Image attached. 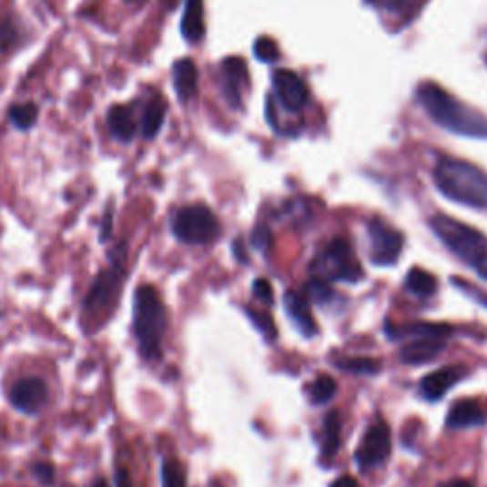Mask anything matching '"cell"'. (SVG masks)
<instances>
[{
    "mask_svg": "<svg viewBox=\"0 0 487 487\" xmlns=\"http://www.w3.org/2000/svg\"><path fill=\"white\" fill-rule=\"evenodd\" d=\"M417 101L427 115L446 128L459 136L487 137V118L474 111L469 105L461 103L457 97L448 94L434 82H422L417 86Z\"/></svg>",
    "mask_w": 487,
    "mask_h": 487,
    "instance_id": "6da1fadb",
    "label": "cell"
},
{
    "mask_svg": "<svg viewBox=\"0 0 487 487\" xmlns=\"http://www.w3.org/2000/svg\"><path fill=\"white\" fill-rule=\"evenodd\" d=\"M434 181L446 198L469 208H487V174L478 166L457 158H443L434 169Z\"/></svg>",
    "mask_w": 487,
    "mask_h": 487,
    "instance_id": "7a4b0ae2",
    "label": "cell"
},
{
    "mask_svg": "<svg viewBox=\"0 0 487 487\" xmlns=\"http://www.w3.org/2000/svg\"><path fill=\"white\" fill-rule=\"evenodd\" d=\"M167 326L166 307L153 286H141L134 298V335L145 360L162 356V339Z\"/></svg>",
    "mask_w": 487,
    "mask_h": 487,
    "instance_id": "3957f363",
    "label": "cell"
},
{
    "mask_svg": "<svg viewBox=\"0 0 487 487\" xmlns=\"http://www.w3.org/2000/svg\"><path fill=\"white\" fill-rule=\"evenodd\" d=\"M126 261H128V249H126V242H118L109 251V269L97 274L94 280L86 301H84V316L90 319L94 326L107 320L117 301L120 289L124 286V274H126Z\"/></svg>",
    "mask_w": 487,
    "mask_h": 487,
    "instance_id": "277c9868",
    "label": "cell"
},
{
    "mask_svg": "<svg viewBox=\"0 0 487 487\" xmlns=\"http://www.w3.org/2000/svg\"><path fill=\"white\" fill-rule=\"evenodd\" d=\"M429 223L434 235L453 251V256L478 270L487 269V237L483 232L443 214L432 216Z\"/></svg>",
    "mask_w": 487,
    "mask_h": 487,
    "instance_id": "5b68a950",
    "label": "cell"
},
{
    "mask_svg": "<svg viewBox=\"0 0 487 487\" xmlns=\"http://www.w3.org/2000/svg\"><path fill=\"white\" fill-rule=\"evenodd\" d=\"M310 270L314 279L326 282H358L364 277V270L356 259L350 244L345 238H335L328 244L324 251H320L316 259L310 263Z\"/></svg>",
    "mask_w": 487,
    "mask_h": 487,
    "instance_id": "8992f818",
    "label": "cell"
},
{
    "mask_svg": "<svg viewBox=\"0 0 487 487\" xmlns=\"http://www.w3.org/2000/svg\"><path fill=\"white\" fill-rule=\"evenodd\" d=\"M172 228L179 242L190 246L214 242L221 230L216 214L204 204L181 208L174 218Z\"/></svg>",
    "mask_w": 487,
    "mask_h": 487,
    "instance_id": "52a82bcc",
    "label": "cell"
},
{
    "mask_svg": "<svg viewBox=\"0 0 487 487\" xmlns=\"http://www.w3.org/2000/svg\"><path fill=\"white\" fill-rule=\"evenodd\" d=\"M370 235V259L379 267H391L398 261L404 237L396 228L389 227L380 219H373L368 225Z\"/></svg>",
    "mask_w": 487,
    "mask_h": 487,
    "instance_id": "ba28073f",
    "label": "cell"
},
{
    "mask_svg": "<svg viewBox=\"0 0 487 487\" xmlns=\"http://www.w3.org/2000/svg\"><path fill=\"white\" fill-rule=\"evenodd\" d=\"M391 457V429L385 422H375L362 438L356 451V462L362 471L379 467Z\"/></svg>",
    "mask_w": 487,
    "mask_h": 487,
    "instance_id": "9c48e42d",
    "label": "cell"
},
{
    "mask_svg": "<svg viewBox=\"0 0 487 487\" xmlns=\"http://www.w3.org/2000/svg\"><path fill=\"white\" fill-rule=\"evenodd\" d=\"M272 84H274V97H277L284 107L291 113H299L303 111L305 105L310 99V92L307 82L289 69H282L277 71L272 76Z\"/></svg>",
    "mask_w": 487,
    "mask_h": 487,
    "instance_id": "30bf717a",
    "label": "cell"
},
{
    "mask_svg": "<svg viewBox=\"0 0 487 487\" xmlns=\"http://www.w3.org/2000/svg\"><path fill=\"white\" fill-rule=\"evenodd\" d=\"M46 400H48V387L45 380L38 377L21 379L10 391V404L17 411L27 415H33L38 410L45 408Z\"/></svg>",
    "mask_w": 487,
    "mask_h": 487,
    "instance_id": "8fae6325",
    "label": "cell"
},
{
    "mask_svg": "<svg viewBox=\"0 0 487 487\" xmlns=\"http://www.w3.org/2000/svg\"><path fill=\"white\" fill-rule=\"evenodd\" d=\"M469 368L467 366H446L440 368L429 375L421 379V394L431 401L440 400L451 387H455L459 380L467 377Z\"/></svg>",
    "mask_w": 487,
    "mask_h": 487,
    "instance_id": "7c38bea8",
    "label": "cell"
},
{
    "mask_svg": "<svg viewBox=\"0 0 487 487\" xmlns=\"http://www.w3.org/2000/svg\"><path fill=\"white\" fill-rule=\"evenodd\" d=\"M248 86V71L240 57H228L221 66V88L230 107H240L242 92Z\"/></svg>",
    "mask_w": 487,
    "mask_h": 487,
    "instance_id": "4fadbf2b",
    "label": "cell"
},
{
    "mask_svg": "<svg viewBox=\"0 0 487 487\" xmlns=\"http://www.w3.org/2000/svg\"><path fill=\"white\" fill-rule=\"evenodd\" d=\"M446 350V341L436 337H417L400 349V360L410 366H422Z\"/></svg>",
    "mask_w": 487,
    "mask_h": 487,
    "instance_id": "5bb4252c",
    "label": "cell"
},
{
    "mask_svg": "<svg viewBox=\"0 0 487 487\" xmlns=\"http://www.w3.org/2000/svg\"><path fill=\"white\" fill-rule=\"evenodd\" d=\"M485 421H487V408L482 404V401L472 400V398L455 401L446 419L450 429L482 427L485 425Z\"/></svg>",
    "mask_w": 487,
    "mask_h": 487,
    "instance_id": "9a60e30c",
    "label": "cell"
},
{
    "mask_svg": "<svg viewBox=\"0 0 487 487\" xmlns=\"http://www.w3.org/2000/svg\"><path fill=\"white\" fill-rule=\"evenodd\" d=\"M284 307H286V312L289 316V320L293 322V326L298 328L305 337H312V335L319 333V330H316V322L310 314L309 303L303 295L295 293V291H286Z\"/></svg>",
    "mask_w": 487,
    "mask_h": 487,
    "instance_id": "2e32d148",
    "label": "cell"
},
{
    "mask_svg": "<svg viewBox=\"0 0 487 487\" xmlns=\"http://www.w3.org/2000/svg\"><path fill=\"white\" fill-rule=\"evenodd\" d=\"M174 88L181 101H190L198 90V69L193 59H179L174 63Z\"/></svg>",
    "mask_w": 487,
    "mask_h": 487,
    "instance_id": "e0dca14e",
    "label": "cell"
},
{
    "mask_svg": "<svg viewBox=\"0 0 487 487\" xmlns=\"http://www.w3.org/2000/svg\"><path fill=\"white\" fill-rule=\"evenodd\" d=\"M107 126L113 137L122 143H130L136 136V118L132 109L126 105H115L107 115Z\"/></svg>",
    "mask_w": 487,
    "mask_h": 487,
    "instance_id": "ac0fdd59",
    "label": "cell"
},
{
    "mask_svg": "<svg viewBox=\"0 0 487 487\" xmlns=\"http://www.w3.org/2000/svg\"><path fill=\"white\" fill-rule=\"evenodd\" d=\"M204 31V0H187L181 19L183 36L188 42H200Z\"/></svg>",
    "mask_w": 487,
    "mask_h": 487,
    "instance_id": "d6986e66",
    "label": "cell"
},
{
    "mask_svg": "<svg viewBox=\"0 0 487 487\" xmlns=\"http://www.w3.org/2000/svg\"><path fill=\"white\" fill-rule=\"evenodd\" d=\"M166 118V103L160 96H153V99L147 103L143 118H141V132L145 139H153L164 124Z\"/></svg>",
    "mask_w": 487,
    "mask_h": 487,
    "instance_id": "ffe728a7",
    "label": "cell"
},
{
    "mask_svg": "<svg viewBox=\"0 0 487 487\" xmlns=\"http://www.w3.org/2000/svg\"><path fill=\"white\" fill-rule=\"evenodd\" d=\"M322 453L324 457L331 459L339 446H341V415H339L337 410L330 411L324 417V431H322Z\"/></svg>",
    "mask_w": 487,
    "mask_h": 487,
    "instance_id": "44dd1931",
    "label": "cell"
},
{
    "mask_svg": "<svg viewBox=\"0 0 487 487\" xmlns=\"http://www.w3.org/2000/svg\"><path fill=\"white\" fill-rule=\"evenodd\" d=\"M451 333H453L451 326H448V324H432V322H417V324H408L404 328H400V331H387V335H391L392 339L404 337V335L446 339Z\"/></svg>",
    "mask_w": 487,
    "mask_h": 487,
    "instance_id": "7402d4cb",
    "label": "cell"
},
{
    "mask_svg": "<svg viewBox=\"0 0 487 487\" xmlns=\"http://www.w3.org/2000/svg\"><path fill=\"white\" fill-rule=\"evenodd\" d=\"M406 286L411 293H415L417 298H429L436 291V279L432 277L431 272H427L425 269H411L408 272V279H406Z\"/></svg>",
    "mask_w": 487,
    "mask_h": 487,
    "instance_id": "603a6c76",
    "label": "cell"
},
{
    "mask_svg": "<svg viewBox=\"0 0 487 487\" xmlns=\"http://www.w3.org/2000/svg\"><path fill=\"white\" fill-rule=\"evenodd\" d=\"M10 122L15 126L17 130H31L36 124L38 118V109L33 103H24V105H14L8 113Z\"/></svg>",
    "mask_w": 487,
    "mask_h": 487,
    "instance_id": "cb8c5ba5",
    "label": "cell"
},
{
    "mask_svg": "<svg viewBox=\"0 0 487 487\" xmlns=\"http://www.w3.org/2000/svg\"><path fill=\"white\" fill-rule=\"evenodd\" d=\"M335 392H337V383L330 375H320L310 387V398L314 404H319V406L328 404V401L335 396Z\"/></svg>",
    "mask_w": 487,
    "mask_h": 487,
    "instance_id": "d4e9b609",
    "label": "cell"
},
{
    "mask_svg": "<svg viewBox=\"0 0 487 487\" xmlns=\"http://www.w3.org/2000/svg\"><path fill=\"white\" fill-rule=\"evenodd\" d=\"M162 487H187V476L176 459H166L162 464Z\"/></svg>",
    "mask_w": 487,
    "mask_h": 487,
    "instance_id": "484cf974",
    "label": "cell"
},
{
    "mask_svg": "<svg viewBox=\"0 0 487 487\" xmlns=\"http://www.w3.org/2000/svg\"><path fill=\"white\" fill-rule=\"evenodd\" d=\"M305 291H307L309 298L314 303H319V305H328L330 301H333L337 298L333 288H331V284L326 282V280H320V279L309 280L307 286H305Z\"/></svg>",
    "mask_w": 487,
    "mask_h": 487,
    "instance_id": "4316f807",
    "label": "cell"
},
{
    "mask_svg": "<svg viewBox=\"0 0 487 487\" xmlns=\"http://www.w3.org/2000/svg\"><path fill=\"white\" fill-rule=\"evenodd\" d=\"M337 366L341 370H347L350 373H360V375H373L380 370V362L371 358H347L343 362H337Z\"/></svg>",
    "mask_w": 487,
    "mask_h": 487,
    "instance_id": "83f0119b",
    "label": "cell"
},
{
    "mask_svg": "<svg viewBox=\"0 0 487 487\" xmlns=\"http://www.w3.org/2000/svg\"><path fill=\"white\" fill-rule=\"evenodd\" d=\"M246 314H248V319L256 324V328L269 339V341H272L274 337H277V324H274L272 320V316L269 312H261V310H256V309H249L246 307L244 309Z\"/></svg>",
    "mask_w": 487,
    "mask_h": 487,
    "instance_id": "f1b7e54d",
    "label": "cell"
},
{
    "mask_svg": "<svg viewBox=\"0 0 487 487\" xmlns=\"http://www.w3.org/2000/svg\"><path fill=\"white\" fill-rule=\"evenodd\" d=\"M256 56L261 59V61H274V59H279L280 52L277 48V42H274L272 38L269 36H263L256 42Z\"/></svg>",
    "mask_w": 487,
    "mask_h": 487,
    "instance_id": "f546056e",
    "label": "cell"
},
{
    "mask_svg": "<svg viewBox=\"0 0 487 487\" xmlns=\"http://www.w3.org/2000/svg\"><path fill=\"white\" fill-rule=\"evenodd\" d=\"M253 293H256V298L265 303V305H272L274 301V291H272V286L267 279H258L256 282H253Z\"/></svg>",
    "mask_w": 487,
    "mask_h": 487,
    "instance_id": "4dcf8cb0",
    "label": "cell"
},
{
    "mask_svg": "<svg viewBox=\"0 0 487 487\" xmlns=\"http://www.w3.org/2000/svg\"><path fill=\"white\" fill-rule=\"evenodd\" d=\"M270 242H272V237H270V230L267 227L259 225L256 230L251 232V244L259 251H267L270 248Z\"/></svg>",
    "mask_w": 487,
    "mask_h": 487,
    "instance_id": "1f68e13d",
    "label": "cell"
},
{
    "mask_svg": "<svg viewBox=\"0 0 487 487\" xmlns=\"http://www.w3.org/2000/svg\"><path fill=\"white\" fill-rule=\"evenodd\" d=\"M15 40V35H14V27L8 19H3L0 21V46L3 48H8L10 45H14Z\"/></svg>",
    "mask_w": 487,
    "mask_h": 487,
    "instance_id": "d6a6232c",
    "label": "cell"
},
{
    "mask_svg": "<svg viewBox=\"0 0 487 487\" xmlns=\"http://www.w3.org/2000/svg\"><path fill=\"white\" fill-rule=\"evenodd\" d=\"M35 474H36V478H38L40 483H52L54 482V476H56V471H54L52 464L40 462V464H36Z\"/></svg>",
    "mask_w": 487,
    "mask_h": 487,
    "instance_id": "836d02e7",
    "label": "cell"
},
{
    "mask_svg": "<svg viewBox=\"0 0 487 487\" xmlns=\"http://www.w3.org/2000/svg\"><path fill=\"white\" fill-rule=\"evenodd\" d=\"M453 282H455V286L459 288V289H462V291H467L469 295H476V298L474 299H478L483 307H487V293H483V291H476L472 286H469V284H464L462 280H459V279H453Z\"/></svg>",
    "mask_w": 487,
    "mask_h": 487,
    "instance_id": "e575fe53",
    "label": "cell"
},
{
    "mask_svg": "<svg viewBox=\"0 0 487 487\" xmlns=\"http://www.w3.org/2000/svg\"><path fill=\"white\" fill-rule=\"evenodd\" d=\"M115 483H117V487H134V482H132V476H130L128 469H124V467L117 469Z\"/></svg>",
    "mask_w": 487,
    "mask_h": 487,
    "instance_id": "d590c367",
    "label": "cell"
},
{
    "mask_svg": "<svg viewBox=\"0 0 487 487\" xmlns=\"http://www.w3.org/2000/svg\"><path fill=\"white\" fill-rule=\"evenodd\" d=\"M111 211H109V214L107 216H105V219H103V230H101V242H105V240H109L111 238Z\"/></svg>",
    "mask_w": 487,
    "mask_h": 487,
    "instance_id": "8d00e7d4",
    "label": "cell"
},
{
    "mask_svg": "<svg viewBox=\"0 0 487 487\" xmlns=\"http://www.w3.org/2000/svg\"><path fill=\"white\" fill-rule=\"evenodd\" d=\"M330 487H358V483L352 476H341V478H337Z\"/></svg>",
    "mask_w": 487,
    "mask_h": 487,
    "instance_id": "74e56055",
    "label": "cell"
},
{
    "mask_svg": "<svg viewBox=\"0 0 487 487\" xmlns=\"http://www.w3.org/2000/svg\"><path fill=\"white\" fill-rule=\"evenodd\" d=\"M380 3L385 5L387 10H392V12H398L406 6L408 0H380Z\"/></svg>",
    "mask_w": 487,
    "mask_h": 487,
    "instance_id": "f35d334b",
    "label": "cell"
},
{
    "mask_svg": "<svg viewBox=\"0 0 487 487\" xmlns=\"http://www.w3.org/2000/svg\"><path fill=\"white\" fill-rule=\"evenodd\" d=\"M438 487H474V483L469 482V480L459 478V480H450V482H446V483H440Z\"/></svg>",
    "mask_w": 487,
    "mask_h": 487,
    "instance_id": "ab89813d",
    "label": "cell"
},
{
    "mask_svg": "<svg viewBox=\"0 0 487 487\" xmlns=\"http://www.w3.org/2000/svg\"><path fill=\"white\" fill-rule=\"evenodd\" d=\"M232 248H235V258L240 261V263H246L248 258H246V253H244V246L240 240H237L235 244H232Z\"/></svg>",
    "mask_w": 487,
    "mask_h": 487,
    "instance_id": "60d3db41",
    "label": "cell"
},
{
    "mask_svg": "<svg viewBox=\"0 0 487 487\" xmlns=\"http://www.w3.org/2000/svg\"><path fill=\"white\" fill-rule=\"evenodd\" d=\"M92 487H109V483H107V480H97Z\"/></svg>",
    "mask_w": 487,
    "mask_h": 487,
    "instance_id": "b9f144b4",
    "label": "cell"
},
{
    "mask_svg": "<svg viewBox=\"0 0 487 487\" xmlns=\"http://www.w3.org/2000/svg\"><path fill=\"white\" fill-rule=\"evenodd\" d=\"M124 3H128V5H143L145 0H124Z\"/></svg>",
    "mask_w": 487,
    "mask_h": 487,
    "instance_id": "7bdbcfd3",
    "label": "cell"
}]
</instances>
